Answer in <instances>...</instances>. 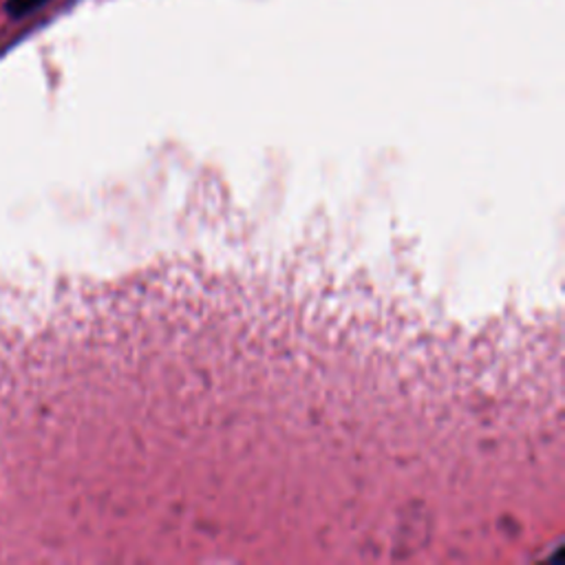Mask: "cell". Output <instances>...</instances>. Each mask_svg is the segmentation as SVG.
<instances>
[{"label": "cell", "instance_id": "cell-1", "mask_svg": "<svg viewBox=\"0 0 565 565\" xmlns=\"http://www.w3.org/2000/svg\"><path fill=\"white\" fill-rule=\"evenodd\" d=\"M47 3V0H8V14L12 19H25L30 14H34L38 8H43Z\"/></svg>", "mask_w": 565, "mask_h": 565}]
</instances>
